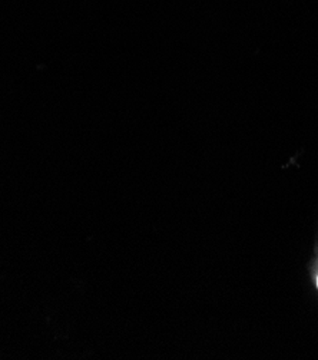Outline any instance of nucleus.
<instances>
[{
    "mask_svg": "<svg viewBox=\"0 0 318 360\" xmlns=\"http://www.w3.org/2000/svg\"><path fill=\"white\" fill-rule=\"evenodd\" d=\"M317 284H318V278H317Z\"/></svg>",
    "mask_w": 318,
    "mask_h": 360,
    "instance_id": "f257e3e1",
    "label": "nucleus"
}]
</instances>
